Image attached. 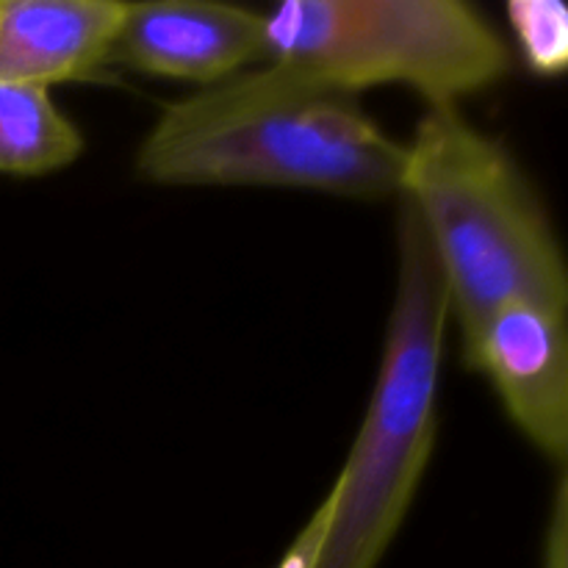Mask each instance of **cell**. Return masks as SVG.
<instances>
[{
	"mask_svg": "<svg viewBox=\"0 0 568 568\" xmlns=\"http://www.w3.org/2000/svg\"><path fill=\"white\" fill-rule=\"evenodd\" d=\"M153 186H264L397 200L405 144L358 98L272 61L166 103L133 155Z\"/></svg>",
	"mask_w": 568,
	"mask_h": 568,
	"instance_id": "obj_1",
	"label": "cell"
},
{
	"mask_svg": "<svg viewBox=\"0 0 568 568\" xmlns=\"http://www.w3.org/2000/svg\"><path fill=\"white\" fill-rule=\"evenodd\" d=\"M399 200L433 250L460 344L508 300L568 308L549 211L514 150L460 109H425L405 144Z\"/></svg>",
	"mask_w": 568,
	"mask_h": 568,
	"instance_id": "obj_2",
	"label": "cell"
},
{
	"mask_svg": "<svg viewBox=\"0 0 568 568\" xmlns=\"http://www.w3.org/2000/svg\"><path fill=\"white\" fill-rule=\"evenodd\" d=\"M449 305L414 209L397 197V283L381 369L353 449L327 488L314 568H377L397 538L438 436Z\"/></svg>",
	"mask_w": 568,
	"mask_h": 568,
	"instance_id": "obj_3",
	"label": "cell"
},
{
	"mask_svg": "<svg viewBox=\"0 0 568 568\" xmlns=\"http://www.w3.org/2000/svg\"><path fill=\"white\" fill-rule=\"evenodd\" d=\"M336 92L403 87L460 103L516 67L508 37L466 0H286L264 11V59Z\"/></svg>",
	"mask_w": 568,
	"mask_h": 568,
	"instance_id": "obj_4",
	"label": "cell"
},
{
	"mask_svg": "<svg viewBox=\"0 0 568 568\" xmlns=\"http://www.w3.org/2000/svg\"><path fill=\"white\" fill-rule=\"evenodd\" d=\"M566 311L508 300L460 344L466 369L486 377L510 425L558 471L568 458Z\"/></svg>",
	"mask_w": 568,
	"mask_h": 568,
	"instance_id": "obj_5",
	"label": "cell"
},
{
	"mask_svg": "<svg viewBox=\"0 0 568 568\" xmlns=\"http://www.w3.org/2000/svg\"><path fill=\"white\" fill-rule=\"evenodd\" d=\"M261 59L264 11L205 0H125L105 64L203 89Z\"/></svg>",
	"mask_w": 568,
	"mask_h": 568,
	"instance_id": "obj_6",
	"label": "cell"
},
{
	"mask_svg": "<svg viewBox=\"0 0 568 568\" xmlns=\"http://www.w3.org/2000/svg\"><path fill=\"white\" fill-rule=\"evenodd\" d=\"M125 0H0V81L53 89L109 72Z\"/></svg>",
	"mask_w": 568,
	"mask_h": 568,
	"instance_id": "obj_7",
	"label": "cell"
},
{
	"mask_svg": "<svg viewBox=\"0 0 568 568\" xmlns=\"http://www.w3.org/2000/svg\"><path fill=\"white\" fill-rule=\"evenodd\" d=\"M83 150L81 128L55 105L50 89L0 81V175H53Z\"/></svg>",
	"mask_w": 568,
	"mask_h": 568,
	"instance_id": "obj_8",
	"label": "cell"
},
{
	"mask_svg": "<svg viewBox=\"0 0 568 568\" xmlns=\"http://www.w3.org/2000/svg\"><path fill=\"white\" fill-rule=\"evenodd\" d=\"M508 44L514 59L536 78H560L568 70V9L560 0H510Z\"/></svg>",
	"mask_w": 568,
	"mask_h": 568,
	"instance_id": "obj_9",
	"label": "cell"
},
{
	"mask_svg": "<svg viewBox=\"0 0 568 568\" xmlns=\"http://www.w3.org/2000/svg\"><path fill=\"white\" fill-rule=\"evenodd\" d=\"M544 568H568V480L560 471L555 483L552 516L547 527V547H544Z\"/></svg>",
	"mask_w": 568,
	"mask_h": 568,
	"instance_id": "obj_10",
	"label": "cell"
},
{
	"mask_svg": "<svg viewBox=\"0 0 568 568\" xmlns=\"http://www.w3.org/2000/svg\"><path fill=\"white\" fill-rule=\"evenodd\" d=\"M325 525H327V497L316 505V510L308 516L303 530L294 536V541L288 544V549L283 552V558L277 560L275 568H314Z\"/></svg>",
	"mask_w": 568,
	"mask_h": 568,
	"instance_id": "obj_11",
	"label": "cell"
}]
</instances>
